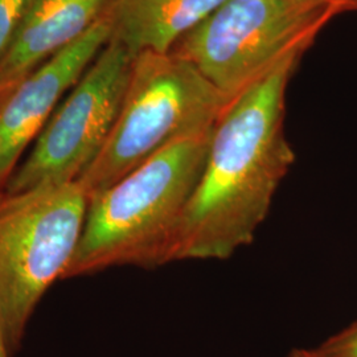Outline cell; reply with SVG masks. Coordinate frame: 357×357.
Segmentation results:
<instances>
[{"instance_id": "obj_1", "label": "cell", "mask_w": 357, "mask_h": 357, "mask_svg": "<svg viewBox=\"0 0 357 357\" xmlns=\"http://www.w3.org/2000/svg\"><path fill=\"white\" fill-rule=\"evenodd\" d=\"M299 57L286 59L231 98L217 121L168 264L227 259L255 240L295 160L284 134V100Z\"/></svg>"}, {"instance_id": "obj_2", "label": "cell", "mask_w": 357, "mask_h": 357, "mask_svg": "<svg viewBox=\"0 0 357 357\" xmlns=\"http://www.w3.org/2000/svg\"><path fill=\"white\" fill-rule=\"evenodd\" d=\"M212 131L168 144L89 199L82 234L64 278L115 266L168 264L180 218L204 169Z\"/></svg>"}, {"instance_id": "obj_3", "label": "cell", "mask_w": 357, "mask_h": 357, "mask_svg": "<svg viewBox=\"0 0 357 357\" xmlns=\"http://www.w3.org/2000/svg\"><path fill=\"white\" fill-rule=\"evenodd\" d=\"M230 101L176 53H139L114 128L77 181L91 199L168 144L211 132Z\"/></svg>"}, {"instance_id": "obj_4", "label": "cell", "mask_w": 357, "mask_h": 357, "mask_svg": "<svg viewBox=\"0 0 357 357\" xmlns=\"http://www.w3.org/2000/svg\"><path fill=\"white\" fill-rule=\"evenodd\" d=\"M88 206L77 180L0 191V317L13 354L20 349L41 298L64 280Z\"/></svg>"}, {"instance_id": "obj_5", "label": "cell", "mask_w": 357, "mask_h": 357, "mask_svg": "<svg viewBox=\"0 0 357 357\" xmlns=\"http://www.w3.org/2000/svg\"><path fill=\"white\" fill-rule=\"evenodd\" d=\"M335 15L330 0H225L171 52L231 100L301 56Z\"/></svg>"}, {"instance_id": "obj_6", "label": "cell", "mask_w": 357, "mask_h": 357, "mask_svg": "<svg viewBox=\"0 0 357 357\" xmlns=\"http://www.w3.org/2000/svg\"><path fill=\"white\" fill-rule=\"evenodd\" d=\"M134 56L110 40L41 130L6 191L76 181L101 153L121 112Z\"/></svg>"}, {"instance_id": "obj_7", "label": "cell", "mask_w": 357, "mask_h": 357, "mask_svg": "<svg viewBox=\"0 0 357 357\" xmlns=\"http://www.w3.org/2000/svg\"><path fill=\"white\" fill-rule=\"evenodd\" d=\"M110 38L112 26L102 16L76 43L0 94V191L65 93L76 85Z\"/></svg>"}, {"instance_id": "obj_8", "label": "cell", "mask_w": 357, "mask_h": 357, "mask_svg": "<svg viewBox=\"0 0 357 357\" xmlns=\"http://www.w3.org/2000/svg\"><path fill=\"white\" fill-rule=\"evenodd\" d=\"M107 0H32L0 59V94L82 38Z\"/></svg>"}, {"instance_id": "obj_9", "label": "cell", "mask_w": 357, "mask_h": 357, "mask_svg": "<svg viewBox=\"0 0 357 357\" xmlns=\"http://www.w3.org/2000/svg\"><path fill=\"white\" fill-rule=\"evenodd\" d=\"M225 0H107L103 17L112 38L134 57L168 53Z\"/></svg>"}, {"instance_id": "obj_10", "label": "cell", "mask_w": 357, "mask_h": 357, "mask_svg": "<svg viewBox=\"0 0 357 357\" xmlns=\"http://www.w3.org/2000/svg\"><path fill=\"white\" fill-rule=\"evenodd\" d=\"M32 0H0V59L7 51Z\"/></svg>"}, {"instance_id": "obj_11", "label": "cell", "mask_w": 357, "mask_h": 357, "mask_svg": "<svg viewBox=\"0 0 357 357\" xmlns=\"http://www.w3.org/2000/svg\"><path fill=\"white\" fill-rule=\"evenodd\" d=\"M310 351L315 357H357V320Z\"/></svg>"}, {"instance_id": "obj_12", "label": "cell", "mask_w": 357, "mask_h": 357, "mask_svg": "<svg viewBox=\"0 0 357 357\" xmlns=\"http://www.w3.org/2000/svg\"><path fill=\"white\" fill-rule=\"evenodd\" d=\"M13 355L11 347H10L8 339H7L6 328L3 324V319L0 317V357H11Z\"/></svg>"}, {"instance_id": "obj_13", "label": "cell", "mask_w": 357, "mask_h": 357, "mask_svg": "<svg viewBox=\"0 0 357 357\" xmlns=\"http://www.w3.org/2000/svg\"><path fill=\"white\" fill-rule=\"evenodd\" d=\"M332 4V8L335 13H343V11H348L352 10L357 4V0H330Z\"/></svg>"}, {"instance_id": "obj_14", "label": "cell", "mask_w": 357, "mask_h": 357, "mask_svg": "<svg viewBox=\"0 0 357 357\" xmlns=\"http://www.w3.org/2000/svg\"><path fill=\"white\" fill-rule=\"evenodd\" d=\"M289 357H315L310 349H294L290 352Z\"/></svg>"}, {"instance_id": "obj_15", "label": "cell", "mask_w": 357, "mask_h": 357, "mask_svg": "<svg viewBox=\"0 0 357 357\" xmlns=\"http://www.w3.org/2000/svg\"><path fill=\"white\" fill-rule=\"evenodd\" d=\"M352 10H357V4L355 6V7H354V8H352Z\"/></svg>"}]
</instances>
